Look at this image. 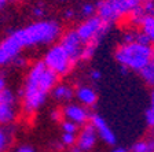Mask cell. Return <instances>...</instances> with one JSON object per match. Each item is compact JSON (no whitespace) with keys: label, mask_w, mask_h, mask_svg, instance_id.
<instances>
[{"label":"cell","mask_w":154,"mask_h":152,"mask_svg":"<svg viewBox=\"0 0 154 152\" xmlns=\"http://www.w3.org/2000/svg\"><path fill=\"white\" fill-rule=\"evenodd\" d=\"M154 58V51L151 44H140V43H120L114 51V59L120 67L139 73L144 66L150 63Z\"/></svg>","instance_id":"1"},{"label":"cell","mask_w":154,"mask_h":152,"mask_svg":"<svg viewBox=\"0 0 154 152\" xmlns=\"http://www.w3.org/2000/svg\"><path fill=\"white\" fill-rule=\"evenodd\" d=\"M15 34L23 48L51 44L61 36V25L55 21H38L17 30Z\"/></svg>","instance_id":"2"},{"label":"cell","mask_w":154,"mask_h":152,"mask_svg":"<svg viewBox=\"0 0 154 152\" xmlns=\"http://www.w3.org/2000/svg\"><path fill=\"white\" fill-rule=\"evenodd\" d=\"M143 0H99L96 3V15L107 25H114L127 19Z\"/></svg>","instance_id":"3"},{"label":"cell","mask_w":154,"mask_h":152,"mask_svg":"<svg viewBox=\"0 0 154 152\" xmlns=\"http://www.w3.org/2000/svg\"><path fill=\"white\" fill-rule=\"evenodd\" d=\"M45 64L43 60L35 63V66L30 69L26 78L25 89L23 92H21V95L23 96V108L28 114H33L35 111H37L38 108L44 104L45 99H47V93H44L38 86V79L40 76L44 71Z\"/></svg>","instance_id":"4"},{"label":"cell","mask_w":154,"mask_h":152,"mask_svg":"<svg viewBox=\"0 0 154 152\" xmlns=\"http://www.w3.org/2000/svg\"><path fill=\"white\" fill-rule=\"evenodd\" d=\"M110 29V25L103 22L99 16L92 15L90 18H85V21L80 23L76 28V32L83 41V44H95L99 45L107 32Z\"/></svg>","instance_id":"5"},{"label":"cell","mask_w":154,"mask_h":152,"mask_svg":"<svg viewBox=\"0 0 154 152\" xmlns=\"http://www.w3.org/2000/svg\"><path fill=\"white\" fill-rule=\"evenodd\" d=\"M43 62H44L45 67L54 71L58 77H63L69 74L74 66V63L72 62V59L69 58V55L66 54V51L63 49L61 44L52 45L45 52Z\"/></svg>","instance_id":"6"},{"label":"cell","mask_w":154,"mask_h":152,"mask_svg":"<svg viewBox=\"0 0 154 152\" xmlns=\"http://www.w3.org/2000/svg\"><path fill=\"white\" fill-rule=\"evenodd\" d=\"M59 44L63 47V49L66 51V54L69 55V58L72 59L74 64L81 60V54H83V41L80 40L79 34H77L76 29H70L62 34L61 37V43Z\"/></svg>","instance_id":"7"},{"label":"cell","mask_w":154,"mask_h":152,"mask_svg":"<svg viewBox=\"0 0 154 152\" xmlns=\"http://www.w3.org/2000/svg\"><path fill=\"white\" fill-rule=\"evenodd\" d=\"M62 115H63V119L74 122L77 126H84L90 122L92 114L90 108L81 104H76V103H69L62 108Z\"/></svg>","instance_id":"8"},{"label":"cell","mask_w":154,"mask_h":152,"mask_svg":"<svg viewBox=\"0 0 154 152\" xmlns=\"http://www.w3.org/2000/svg\"><path fill=\"white\" fill-rule=\"evenodd\" d=\"M22 48L23 47L19 38L17 37L15 32L11 33L8 37L0 43V64H7L13 62V59L18 56Z\"/></svg>","instance_id":"9"},{"label":"cell","mask_w":154,"mask_h":152,"mask_svg":"<svg viewBox=\"0 0 154 152\" xmlns=\"http://www.w3.org/2000/svg\"><path fill=\"white\" fill-rule=\"evenodd\" d=\"M90 124L94 126L98 137H99L105 144L112 145V147L117 144V136H116L113 129L109 126V124H107V121H106L102 115L92 114L91 115V119H90Z\"/></svg>","instance_id":"10"},{"label":"cell","mask_w":154,"mask_h":152,"mask_svg":"<svg viewBox=\"0 0 154 152\" xmlns=\"http://www.w3.org/2000/svg\"><path fill=\"white\" fill-rule=\"evenodd\" d=\"M98 134H96L94 126L88 122L87 125H84L81 127V130L79 132V136L76 140V147L80 149L81 152H87L91 151L94 147L96 145V141H98Z\"/></svg>","instance_id":"11"},{"label":"cell","mask_w":154,"mask_h":152,"mask_svg":"<svg viewBox=\"0 0 154 152\" xmlns=\"http://www.w3.org/2000/svg\"><path fill=\"white\" fill-rule=\"evenodd\" d=\"M74 97L79 100V104L91 108L98 101V93L90 85H80L74 89Z\"/></svg>","instance_id":"12"},{"label":"cell","mask_w":154,"mask_h":152,"mask_svg":"<svg viewBox=\"0 0 154 152\" xmlns=\"http://www.w3.org/2000/svg\"><path fill=\"white\" fill-rule=\"evenodd\" d=\"M52 97L59 101H70L74 97V89L66 84H57L51 91Z\"/></svg>","instance_id":"13"},{"label":"cell","mask_w":154,"mask_h":152,"mask_svg":"<svg viewBox=\"0 0 154 152\" xmlns=\"http://www.w3.org/2000/svg\"><path fill=\"white\" fill-rule=\"evenodd\" d=\"M138 29L147 36L151 43H154V15H144Z\"/></svg>","instance_id":"14"},{"label":"cell","mask_w":154,"mask_h":152,"mask_svg":"<svg viewBox=\"0 0 154 152\" xmlns=\"http://www.w3.org/2000/svg\"><path fill=\"white\" fill-rule=\"evenodd\" d=\"M129 152H154V136L136 141L131 147Z\"/></svg>","instance_id":"15"},{"label":"cell","mask_w":154,"mask_h":152,"mask_svg":"<svg viewBox=\"0 0 154 152\" xmlns=\"http://www.w3.org/2000/svg\"><path fill=\"white\" fill-rule=\"evenodd\" d=\"M139 76L143 79V82L149 85L150 88H154V58L150 60V63L147 66H144L143 69L139 71Z\"/></svg>","instance_id":"16"},{"label":"cell","mask_w":154,"mask_h":152,"mask_svg":"<svg viewBox=\"0 0 154 152\" xmlns=\"http://www.w3.org/2000/svg\"><path fill=\"white\" fill-rule=\"evenodd\" d=\"M14 119V104L0 103V124H8Z\"/></svg>","instance_id":"17"},{"label":"cell","mask_w":154,"mask_h":152,"mask_svg":"<svg viewBox=\"0 0 154 152\" xmlns=\"http://www.w3.org/2000/svg\"><path fill=\"white\" fill-rule=\"evenodd\" d=\"M144 121H146L147 126L153 130L154 129V88L151 89V93H150V104H149V108L144 112Z\"/></svg>","instance_id":"18"},{"label":"cell","mask_w":154,"mask_h":152,"mask_svg":"<svg viewBox=\"0 0 154 152\" xmlns=\"http://www.w3.org/2000/svg\"><path fill=\"white\" fill-rule=\"evenodd\" d=\"M80 14L84 16V18H90V16L95 15L96 14V4H92V3H85L81 6V10H80Z\"/></svg>","instance_id":"19"},{"label":"cell","mask_w":154,"mask_h":152,"mask_svg":"<svg viewBox=\"0 0 154 152\" xmlns=\"http://www.w3.org/2000/svg\"><path fill=\"white\" fill-rule=\"evenodd\" d=\"M76 140L77 136L73 133H63L62 134V139H61V143L63 144L65 147H74L76 145Z\"/></svg>","instance_id":"20"},{"label":"cell","mask_w":154,"mask_h":152,"mask_svg":"<svg viewBox=\"0 0 154 152\" xmlns=\"http://www.w3.org/2000/svg\"><path fill=\"white\" fill-rule=\"evenodd\" d=\"M62 129H63V133H73V134H76L77 130H79V126H77L74 122H70V121L63 119V122H62Z\"/></svg>","instance_id":"21"},{"label":"cell","mask_w":154,"mask_h":152,"mask_svg":"<svg viewBox=\"0 0 154 152\" xmlns=\"http://www.w3.org/2000/svg\"><path fill=\"white\" fill-rule=\"evenodd\" d=\"M7 145V136L4 133V130L0 127V152H3Z\"/></svg>","instance_id":"22"},{"label":"cell","mask_w":154,"mask_h":152,"mask_svg":"<svg viewBox=\"0 0 154 152\" xmlns=\"http://www.w3.org/2000/svg\"><path fill=\"white\" fill-rule=\"evenodd\" d=\"M90 78L92 79V81H100V78H102V71L100 70H96V69H94V70H91L90 71Z\"/></svg>","instance_id":"23"},{"label":"cell","mask_w":154,"mask_h":152,"mask_svg":"<svg viewBox=\"0 0 154 152\" xmlns=\"http://www.w3.org/2000/svg\"><path fill=\"white\" fill-rule=\"evenodd\" d=\"M51 118H52V121H61V119H63V115H62V110H54L51 112Z\"/></svg>","instance_id":"24"},{"label":"cell","mask_w":154,"mask_h":152,"mask_svg":"<svg viewBox=\"0 0 154 152\" xmlns=\"http://www.w3.org/2000/svg\"><path fill=\"white\" fill-rule=\"evenodd\" d=\"M13 63H14V66H18V67H21V66H23V64H26V60L23 59V58H21L18 55V56H15L13 59Z\"/></svg>","instance_id":"25"},{"label":"cell","mask_w":154,"mask_h":152,"mask_svg":"<svg viewBox=\"0 0 154 152\" xmlns=\"http://www.w3.org/2000/svg\"><path fill=\"white\" fill-rule=\"evenodd\" d=\"M33 14H35L36 16H43L44 15V8H43L42 6L35 7V8H33Z\"/></svg>","instance_id":"26"},{"label":"cell","mask_w":154,"mask_h":152,"mask_svg":"<svg viewBox=\"0 0 154 152\" xmlns=\"http://www.w3.org/2000/svg\"><path fill=\"white\" fill-rule=\"evenodd\" d=\"M17 152H35V149L30 145H22V147H19Z\"/></svg>","instance_id":"27"},{"label":"cell","mask_w":154,"mask_h":152,"mask_svg":"<svg viewBox=\"0 0 154 152\" xmlns=\"http://www.w3.org/2000/svg\"><path fill=\"white\" fill-rule=\"evenodd\" d=\"M74 15H76V11H73V10H66L65 11V18L66 19H73Z\"/></svg>","instance_id":"28"},{"label":"cell","mask_w":154,"mask_h":152,"mask_svg":"<svg viewBox=\"0 0 154 152\" xmlns=\"http://www.w3.org/2000/svg\"><path fill=\"white\" fill-rule=\"evenodd\" d=\"M110 152H129V151L125 148V147H114Z\"/></svg>","instance_id":"29"},{"label":"cell","mask_w":154,"mask_h":152,"mask_svg":"<svg viewBox=\"0 0 154 152\" xmlns=\"http://www.w3.org/2000/svg\"><path fill=\"white\" fill-rule=\"evenodd\" d=\"M4 88H6V82H4V79L0 77V92H2Z\"/></svg>","instance_id":"30"},{"label":"cell","mask_w":154,"mask_h":152,"mask_svg":"<svg viewBox=\"0 0 154 152\" xmlns=\"http://www.w3.org/2000/svg\"><path fill=\"white\" fill-rule=\"evenodd\" d=\"M69 152H81V151H80L79 148H77V147H72L70 151H69Z\"/></svg>","instance_id":"31"},{"label":"cell","mask_w":154,"mask_h":152,"mask_svg":"<svg viewBox=\"0 0 154 152\" xmlns=\"http://www.w3.org/2000/svg\"><path fill=\"white\" fill-rule=\"evenodd\" d=\"M6 1H7V0H0V8H2V7L6 4Z\"/></svg>","instance_id":"32"},{"label":"cell","mask_w":154,"mask_h":152,"mask_svg":"<svg viewBox=\"0 0 154 152\" xmlns=\"http://www.w3.org/2000/svg\"><path fill=\"white\" fill-rule=\"evenodd\" d=\"M153 51H154V43H153Z\"/></svg>","instance_id":"33"},{"label":"cell","mask_w":154,"mask_h":152,"mask_svg":"<svg viewBox=\"0 0 154 152\" xmlns=\"http://www.w3.org/2000/svg\"><path fill=\"white\" fill-rule=\"evenodd\" d=\"M61 1H65V0H61Z\"/></svg>","instance_id":"34"}]
</instances>
